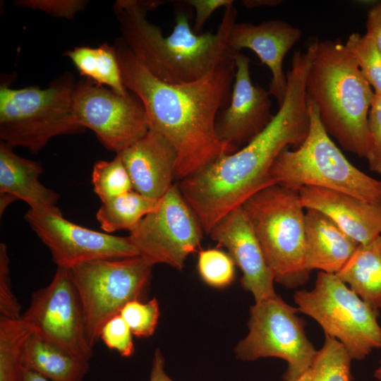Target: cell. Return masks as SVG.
Masks as SVG:
<instances>
[{"mask_svg": "<svg viewBox=\"0 0 381 381\" xmlns=\"http://www.w3.org/2000/svg\"><path fill=\"white\" fill-rule=\"evenodd\" d=\"M20 381H52L31 370L23 368Z\"/></svg>", "mask_w": 381, "mask_h": 381, "instance_id": "40", "label": "cell"}, {"mask_svg": "<svg viewBox=\"0 0 381 381\" xmlns=\"http://www.w3.org/2000/svg\"><path fill=\"white\" fill-rule=\"evenodd\" d=\"M155 264L138 255L98 259L70 268L84 310L87 341L93 348L104 324L129 301L138 300Z\"/></svg>", "mask_w": 381, "mask_h": 381, "instance_id": "9", "label": "cell"}, {"mask_svg": "<svg viewBox=\"0 0 381 381\" xmlns=\"http://www.w3.org/2000/svg\"><path fill=\"white\" fill-rule=\"evenodd\" d=\"M294 301L299 313L316 321L352 360H363L381 349L379 313L353 292L336 274L319 272L313 288L298 290Z\"/></svg>", "mask_w": 381, "mask_h": 381, "instance_id": "8", "label": "cell"}, {"mask_svg": "<svg viewBox=\"0 0 381 381\" xmlns=\"http://www.w3.org/2000/svg\"><path fill=\"white\" fill-rule=\"evenodd\" d=\"M23 365L52 381H83L90 366L32 333L24 346Z\"/></svg>", "mask_w": 381, "mask_h": 381, "instance_id": "23", "label": "cell"}, {"mask_svg": "<svg viewBox=\"0 0 381 381\" xmlns=\"http://www.w3.org/2000/svg\"><path fill=\"white\" fill-rule=\"evenodd\" d=\"M282 3V0H243V5L247 8H254L262 6H276Z\"/></svg>", "mask_w": 381, "mask_h": 381, "instance_id": "39", "label": "cell"}, {"mask_svg": "<svg viewBox=\"0 0 381 381\" xmlns=\"http://www.w3.org/2000/svg\"><path fill=\"white\" fill-rule=\"evenodd\" d=\"M43 168L39 162L23 158L0 143V193L26 202L33 210L57 211L59 195L39 180Z\"/></svg>", "mask_w": 381, "mask_h": 381, "instance_id": "21", "label": "cell"}, {"mask_svg": "<svg viewBox=\"0 0 381 381\" xmlns=\"http://www.w3.org/2000/svg\"><path fill=\"white\" fill-rule=\"evenodd\" d=\"M359 243L320 211L305 212V265L308 270L337 274Z\"/></svg>", "mask_w": 381, "mask_h": 381, "instance_id": "20", "label": "cell"}, {"mask_svg": "<svg viewBox=\"0 0 381 381\" xmlns=\"http://www.w3.org/2000/svg\"><path fill=\"white\" fill-rule=\"evenodd\" d=\"M308 134L298 148L284 150L274 161L272 182L298 190L313 186L341 191L365 201L381 204V181L353 166L324 128L318 108L308 97Z\"/></svg>", "mask_w": 381, "mask_h": 381, "instance_id": "6", "label": "cell"}, {"mask_svg": "<svg viewBox=\"0 0 381 381\" xmlns=\"http://www.w3.org/2000/svg\"><path fill=\"white\" fill-rule=\"evenodd\" d=\"M351 361L339 341L325 335L324 344L317 351L308 373L312 381H351Z\"/></svg>", "mask_w": 381, "mask_h": 381, "instance_id": "27", "label": "cell"}, {"mask_svg": "<svg viewBox=\"0 0 381 381\" xmlns=\"http://www.w3.org/2000/svg\"><path fill=\"white\" fill-rule=\"evenodd\" d=\"M370 145L365 159L370 171L381 174V95L375 94L368 116Z\"/></svg>", "mask_w": 381, "mask_h": 381, "instance_id": "34", "label": "cell"}, {"mask_svg": "<svg viewBox=\"0 0 381 381\" xmlns=\"http://www.w3.org/2000/svg\"><path fill=\"white\" fill-rule=\"evenodd\" d=\"M312 57L296 53L286 73L282 104L270 124L247 145L224 155L177 185L209 235L216 224L260 189L274 184L270 169L289 146L298 148L310 128L306 79Z\"/></svg>", "mask_w": 381, "mask_h": 381, "instance_id": "2", "label": "cell"}, {"mask_svg": "<svg viewBox=\"0 0 381 381\" xmlns=\"http://www.w3.org/2000/svg\"><path fill=\"white\" fill-rule=\"evenodd\" d=\"M292 381H312L308 373V371H306V373H304L303 375H301L300 377H298V378L292 380Z\"/></svg>", "mask_w": 381, "mask_h": 381, "instance_id": "42", "label": "cell"}, {"mask_svg": "<svg viewBox=\"0 0 381 381\" xmlns=\"http://www.w3.org/2000/svg\"><path fill=\"white\" fill-rule=\"evenodd\" d=\"M149 381H173L164 370V358L159 349L155 351Z\"/></svg>", "mask_w": 381, "mask_h": 381, "instance_id": "38", "label": "cell"}, {"mask_svg": "<svg viewBox=\"0 0 381 381\" xmlns=\"http://www.w3.org/2000/svg\"><path fill=\"white\" fill-rule=\"evenodd\" d=\"M209 236L228 250L242 271V287L253 294L255 302L277 295L274 274L241 206L220 219Z\"/></svg>", "mask_w": 381, "mask_h": 381, "instance_id": "16", "label": "cell"}, {"mask_svg": "<svg viewBox=\"0 0 381 381\" xmlns=\"http://www.w3.org/2000/svg\"><path fill=\"white\" fill-rule=\"evenodd\" d=\"M75 83L71 74H65L44 89H12L1 84V142L37 153L55 136L81 133L85 128L78 122L72 107Z\"/></svg>", "mask_w": 381, "mask_h": 381, "instance_id": "7", "label": "cell"}, {"mask_svg": "<svg viewBox=\"0 0 381 381\" xmlns=\"http://www.w3.org/2000/svg\"><path fill=\"white\" fill-rule=\"evenodd\" d=\"M301 36L299 28L281 20H269L258 25L236 22L230 30L228 48L234 56L243 49H249L269 68L272 79L268 92L276 98L279 107L287 87L283 61Z\"/></svg>", "mask_w": 381, "mask_h": 381, "instance_id": "17", "label": "cell"}, {"mask_svg": "<svg viewBox=\"0 0 381 381\" xmlns=\"http://www.w3.org/2000/svg\"><path fill=\"white\" fill-rule=\"evenodd\" d=\"M25 219L49 249L57 267L70 269L87 261L140 255L130 238L94 231L66 219L61 210L30 209Z\"/></svg>", "mask_w": 381, "mask_h": 381, "instance_id": "14", "label": "cell"}, {"mask_svg": "<svg viewBox=\"0 0 381 381\" xmlns=\"http://www.w3.org/2000/svg\"><path fill=\"white\" fill-rule=\"evenodd\" d=\"M132 334L127 323L118 314L104 324L99 338L109 349L116 351L121 356L129 357L135 351Z\"/></svg>", "mask_w": 381, "mask_h": 381, "instance_id": "32", "label": "cell"}, {"mask_svg": "<svg viewBox=\"0 0 381 381\" xmlns=\"http://www.w3.org/2000/svg\"><path fill=\"white\" fill-rule=\"evenodd\" d=\"M298 192L304 208L321 212L359 244L381 235V204L324 188L305 186Z\"/></svg>", "mask_w": 381, "mask_h": 381, "instance_id": "19", "label": "cell"}, {"mask_svg": "<svg viewBox=\"0 0 381 381\" xmlns=\"http://www.w3.org/2000/svg\"><path fill=\"white\" fill-rule=\"evenodd\" d=\"M119 314L133 335L147 338L154 334L157 325L159 316L158 301L156 298L147 303L133 300L122 308Z\"/></svg>", "mask_w": 381, "mask_h": 381, "instance_id": "31", "label": "cell"}, {"mask_svg": "<svg viewBox=\"0 0 381 381\" xmlns=\"http://www.w3.org/2000/svg\"><path fill=\"white\" fill-rule=\"evenodd\" d=\"M162 1H116L114 10L121 38L146 68L158 80L168 84H183L198 80L224 61L235 57L228 48V38L236 23L234 5L224 8L215 33L195 34L185 11L176 13V24L164 36L157 25L146 18L148 11Z\"/></svg>", "mask_w": 381, "mask_h": 381, "instance_id": "3", "label": "cell"}, {"mask_svg": "<svg viewBox=\"0 0 381 381\" xmlns=\"http://www.w3.org/2000/svg\"><path fill=\"white\" fill-rule=\"evenodd\" d=\"M366 35L373 39L381 52V2L373 5L368 11Z\"/></svg>", "mask_w": 381, "mask_h": 381, "instance_id": "37", "label": "cell"}, {"mask_svg": "<svg viewBox=\"0 0 381 381\" xmlns=\"http://www.w3.org/2000/svg\"><path fill=\"white\" fill-rule=\"evenodd\" d=\"M345 46L375 94L381 95V52L372 37L366 34H351Z\"/></svg>", "mask_w": 381, "mask_h": 381, "instance_id": "29", "label": "cell"}, {"mask_svg": "<svg viewBox=\"0 0 381 381\" xmlns=\"http://www.w3.org/2000/svg\"><path fill=\"white\" fill-rule=\"evenodd\" d=\"M374 377L379 381H381V359L379 361V366L374 371Z\"/></svg>", "mask_w": 381, "mask_h": 381, "instance_id": "43", "label": "cell"}, {"mask_svg": "<svg viewBox=\"0 0 381 381\" xmlns=\"http://www.w3.org/2000/svg\"><path fill=\"white\" fill-rule=\"evenodd\" d=\"M72 107L78 122L116 154L149 131L144 107L137 96L131 92L119 95L89 78L75 83Z\"/></svg>", "mask_w": 381, "mask_h": 381, "instance_id": "13", "label": "cell"}, {"mask_svg": "<svg viewBox=\"0 0 381 381\" xmlns=\"http://www.w3.org/2000/svg\"><path fill=\"white\" fill-rule=\"evenodd\" d=\"M234 61L230 102L217 119L215 128L219 138L236 152L260 134L274 115L268 90L251 81L249 58L240 52Z\"/></svg>", "mask_w": 381, "mask_h": 381, "instance_id": "15", "label": "cell"}, {"mask_svg": "<svg viewBox=\"0 0 381 381\" xmlns=\"http://www.w3.org/2000/svg\"><path fill=\"white\" fill-rule=\"evenodd\" d=\"M21 319L0 316V381H20L25 344L32 334Z\"/></svg>", "mask_w": 381, "mask_h": 381, "instance_id": "26", "label": "cell"}, {"mask_svg": "<svg viewBox=\"0 0 381 381\" xmlns=\"http://www.w3.org/2000/svg\"><path fill=\"white\" fill-rule=\"evenodd\" d=\"M235 262L231 255L217 248L201 250L198 270L201 279L214 288L230 285L235 277Z\"/></svg>", "mask_w": 381, "mask_h": 381, "instance_id": "30", "label": "cell"}, {"mask_svg": "<svg viewBox=\"0 0 381 381\" xmlns=\"http://www.w3.org/2000/svg\"><path fill=\"white\" fill-rule=\"evenodd\" d=\"M157 202L133 190L102 202L96 218L107 234L119 230L131 232L155 207Z\"/></svg>", "mask_w": 381, "mask_h": 381, "instance_id": "25", "label": "cell"}, {"mask_svg": "<svg viewBox=\"0 0 381 381\" xmlns=\"http://www.w3.org/2000/svg\"><path fill=\"white\" fill-rule=\"evenodd\" d=\"M17 199L8 194L0 193V212L1 215L4 212L7 206L13 201Z\"/></svg>", "mask_w": 381, "mask_h": 381, "instance_id": "41", "label": "cell"}, {"mask_svg": "<svg viewBox=\"0 0 381 381\" xmlns=\"http://www.w3.org/2000/svg\"><path fill=\"white\" fill-rule=\"evenodd\" d=\"M113 47L123 84L141 101L149 129L164 135L176 150V179L190 176L235 152L219 138L215 128L219 111L230 102L235 57L198 80L172 85L155 78L121 37Z\"/></svg>", "mask_w": 381, "mask_h": 381, "instance_id": "1", "label": "cell"}, {"mask_svg": "<svg viewBox=\"0 0 381 381\" xmlns=\"http://www.w3.org/2000/svg\"><path fill=\"white\" fill-rule=\"evenodd\" d=\"M241 207L274 281L289 289L306 284L310 272L305 265V212L298 190L270 185L252 195Z\"/></svg>", "mask_w": 381, "mask_h": 381, "instance_id": "5", "label": "cell"}, {"mask_svg": "<svg viewBox=\"0 0 381 381\" xmlns=\"http://www.w3.org/2000/svg\"><path fill=\"white\" fill-rule=\"evenodd\" d=\"M87 1L83 0H20L15 4L32 9L41 10L54 16L73 18L78 12L82 11Z\"/></svg>", "mask_w": 381, "mask_h": 381, "instance_id": "35", "label": "cell"}, {"mask_svg": "<svg viewBox=\"0 0 381 381\" xmlns=\"http://www.w3.org/2000/svg\"><path fill=\"white\" fill-rule=\"evenodd\" d=\"M337 276L375 311L381 309V235L359 244Z\"/></svg>", "mask_w": 381, "mask_h": 381, "instance_id": "22", "label": "cell"}, {"mask_svg": "<svg viewBox=\"0 0 381 381\" xmlns=\"http://www.w3.org/2000/svg\"><path fill=\"white\" fill-rule=\"evenodd\" d=\"M131 177L133 190L158 200L173 185L177 155L162 135L150 130L141 138L116 154Z\"/></svg>", "mask_w": 381, "mask_h": 381, "instance_id": "18", "label": "cell"}, {"mask_svg": "<svg viewBox=\"0 0 381 381\" xmlns=\"http://www.w3.org/2000/svg\"><path fill=\"white\" fill-rule=\"evenodd\" d=\"M20 318L32 334L89 362L93 348L87 341L83 308L69 269L57 267L51 282L32 294Z\"/></svg>", "mask_w": 381, "mask_h": 381, "instance_id": "12", "label": "cell"}, {"mask_svg": "<svg viewBox=\"0 0 381 381\" xmlns=\"http://www.w3.org/2000/svg\"><path fill=\"white\" fill-rule=\"evenodd\" d=\"M94 192L102 202L133 190L129 174L119 155L111 161H98L92 169Z\"/></svg>", "mask_w": 381, "mask_h": 381, "instance_id": "28", "label": "cell"}, {"mask_svg": "<svg viewBox=\"0 0 381 381\" xmlns=\"http://www.w3.org/2000/svg\"><path fill=\"white\" fill-rule=\"evenodd\" d=\"M21 306L13 294L6 246L0 244V316L20 318Z\"/></svg>", "mask_w": 381, "mask_h": 381, "instance_id": "33", "label": "cell"}, {"mask_svg": "<svg viewBox=\"0 0 381 381\" xmlns=\"http://www.w3.org/2000/svg\"><path fill=\"white\" fill-rule=\"evenodd\" d=\"M203 229L177 185L173 184L128 237L140 256L181 270L200 247Z\"/></svg>", "mask_w": 381, "mask_h": 381, "instance_id": "11", "label": "cell"}, {"mask_svg": "<svg viewBox=\"0 0 381 381\" xmlns=\"http://www.w3.org/2000/svg\"><path fill=\"white\" fill-rule=\"evenodd\" d=\"M185 4L190 5L195 11V18L193 27V32L201 34L202 28L210 16L219 8H224L234 5L233 0H187Z\"/></svg>", "mask_w": 381, "mask_h": 381, "instance_id": "36", "label": "cell"}, {"mask_svg": "<svg viewBox=\"0 0 381 381\" xmlns=\"http://www.w3.org/2000/svg\"><path fill=\"white\" fill-rule=\"evenodd\" d=\"M306 92L328 135L344 150L365 158L370 145L368 116L375 92L339 40L318 41L306 79Z\"/></svg>", "mask_w": 381, "mask_h": 381, "instance_id": "4", "label": "cell"}, {"mask_svg": "<svg viewBox=\"0 0 381 381\" xmlns=\"http://www.w3.org/2000/svg\"><path fill=\"white\" fill-rule=\"evenodd\" d=\"M298 310L278 295L255 302L250 308L248 334L234 349L236 358L253 361L274 357L286 362L284 381H292L308 371L317 351L306 333Z\"/></svg>", "mask_w": 381, "mask_h": 381, "instance_id": "10", "label": "cell"}, {"mask_svg": "<svg viewBox=\"0 0 381 381\" xmlns=\"http://www.w3.org/2000/svg\"><path fill=\"white\" fill-rule=\"evenodd\" d=\"M80 74L99 85H106L121 96H128L113 46L104 43L97 48L78 47L65 53Z\"/></svg>", "mask_w": 381, "mask_h": 381, "instance_id": "24", "label": "cell"}]
</instances>
